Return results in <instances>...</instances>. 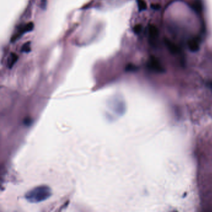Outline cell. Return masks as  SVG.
Here are the masks:
<instances>
[{
  "instance_id": "cell-1",
  "label": "cell",
  "mask_w": 212,
  "mask_h": 212,
  "mask_svg": "<svg viewBox=\"0 0 212 212\" xmlns=\"http://www.w3.org/2000/svg\"><path fill=\"white\" fill-rule=\"evenodd\" d=\"M51 194L49 187L42 185L29 190L25 195V198L30 203H39L48 199Z\"/></svg>"
},
{
  "instance_id": "cell-2",
  "label": "cell",
  "mask_w": 212,
  "mask_h": 212,
  "mask_svg": "<svg viewBox=\"0 0 212 212\" xmlns=\"http://www.w3.org/2000/svg\"><path fill=\"white\" fill-rule=\"evenodd\" d=\"M147 67L150 70L156 72L161 73L163 72L164 69L159 62L156 58L152 57L147 62Z\"/></svg>"
},
{
  "instance_id": "cell-3",
  "label": "cell",
  "mask_w": 212,
  "mask_h": 212,
  "mask_svg": "<svg viewBox=\"0 0 212 212\" xmlns=\"http://www.w3.org/2000/svg\"><path fill=\"white\" fill-rule=\"evenodd\" d=\"M18 59H19V57H18V55L14 54V53H11V54L10 56H9L8 59V67L9 69H11L14 66L15 63L17 62Z\"/></svg>"
},
{
  "instance_id": "cell-4",
  "label": "cell",
  "mask_w": 212,
  "mask_h": 212,
  "mask_svg": "<svg viewBox=\"0 0 212 212\" xmlns=\"http://www.w3.org/2000/svg\"><path fill=\"white\" fill-rule=\"evenodd\" d=\"M188 47L192 52L197 51L199 49L198 40L197 39H193L188 42Z\"/></svg>"
},
{
  "instance_id": "cell-5",
  "label": "cell",
  "mask_w": 212,
  "mask_h": 212,
  "mask_svg": "<svg viewBox=\"0 0 212 212\" xmlns=\"http://www.w3.org/2000/svg\"><path fill=\"white\" fill-rule=\"evenodd\" d=\"M149 35L151 40L156 39L158 36V31L154 26H151L149 27Z\"/></svg>"
},
{
  "instance_id": "cell-6",
  "label": "cell",
  "mask_w": 212,
  "mask_h": 212,
  "mask_svg": "<svg viewBox=\"0 0 212 212\" xmlns=\"http://www.w3.org/2000/svg\"><path fill=\"white\" fill-rule=\"evenodd\" d=\"M137 3L140 11H143L146 9V3L144 0H137Z\"/></svg>"
},
{
  "instance_id": "cell-7",
  "label": "cell",
  "mask_w": 212,
  "mask_h": 212,
  "mask_svg": "<svg viewBox=\"0 0 212 212\" xmlns=\"http://www.w3.org/2000/svg\"><path fill=\"white\" fill-rule=\"evenodd\" d=\"M21 52L25 53H29L31 52V42L28 41L23 44L21 47Z\"/></svg>"
},
{
  "instance_id": "cell-8",
  "label": "cell",
  "mask_w": 212,
  "mask_h": 212,
  "mask_svg": "<svg viewBox=\"0 0 212 212\" xmlns=\"http://www.w3.org/2000/svg\"><path fill=\"white\" fill-rule=\"evenodd\" d=\"M34 27V24L33 22H30L29 23H27L26 26H25V27L24 29L23 30V33H27V32H30V31H32L33 30Z\"/></svg>"
},
{
  "instance_id": "cell-9",
  "label": "cell",
  "mask_w": 212,
  "mask_h": 212,
  "mask_svg": "<svg viewBox=\"0 0 212 212\" xmlns=\"http://www.w3.org/2000/svg\"><path fill=\"white\" fill-rule=\"evenodd\" d=\"M47 6V0H41L40 3V7L42 9L46 10Z\"/></svg>"
},
{
  "instance_id": "cell-10",
  "label": "cell",
  "mask_w": 212,
  "mask_h": 212,
  "mask_svg": "<svg viewBox=\"0 0 212 212\" xmlns=\"http://www.w3.org/2000/svg\"><path fill=\"white\" fill-rule=\"evenodd\" d=\"M137 69V67L133 64H128L126 67V71H135Z\"/></svg>"
},
{
  "instance_id": "cell-11",
  "label": "cell",
  "mask_w": 212,
  "mask_h": 212,
  "mask_svg": "<svg viewBox=\"0 0 212 212\" xmlns=\"http://www.w3.org/2000/svg\"><path fill=\"white\" fill-rule=\"evenodd\" d=\"M142 29V27L141 25H136L134 27V32L136 34H139L141 33Z\"/></svg>"
},
{
  "instance_id": "cell-12",
  "label": "cell",
  "mask_w": 212,
  "mask_h": 212,
  "mask_svg": "<svg viewBox=\"0 0 212 212\" xmlns=\"http://www.w3.org/2000/svg\"><path fill=\"white\" fill-rule=\"evenodd\" d=\"M209 87L212 89V82L209 83Z\"/></svg>"
}]
</instances>
